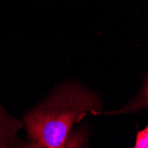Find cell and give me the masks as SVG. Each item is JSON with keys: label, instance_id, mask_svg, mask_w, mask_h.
Returning <instances> with one entry per match:
<instances>
[{"label": "cell", "instance_id": "obj_1", "mask_svg": "<svg viewBox=\"0 0 148 148\" xmlns=\"http://www.w3.org/2000/svg\"><path fill=\"white\" fill-rule=\"evenodd\" d=\"M100 107L99 101L92 93L80 86L70 85L26 117L27 130L37 145L62 147L73 124L87 112H98Z\"/></svg>", "mask_w": 148, "mask_h": 148}, {"label": "cell", "instance_id": "obj_2", "mask_svg": "<svg viewBox=\"0 0 148 148\" xmlns=\"http://www.w3.org/2000/svg\"><path fill=\"white\" fill-rule=\"evenodd\" d=\"M148 107V80L141 91L140 95L137 98L135 101L130 103L129 106H125L122 110H119L117 112H114V114H120V113H129L132 111H138L141 108Z\"/></svg>", "mask_w": 148, "mask_h": 148}, {"label": "cell", "instance_id": "obj_3", "mask_svg": "<svg viewBox=\"0 0 148 148\" xmlns=\"http://www.w3.org/2000/svg\"><path fill=\"white\" fill-rule=\"evenodd\" d=\"M135 148H148V123L147 126L138 131L136 137Z\"/></svg>", "mask_w": 148, "mask_h": 148}]
</instances>
